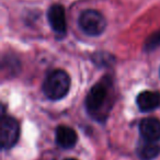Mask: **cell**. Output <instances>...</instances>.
<instances>
[{
	"instance_id": "6da1fadb",
	"label": "cell",
	"mask_w": 160,
	"mask_h": 160,
	"mask_svg": "<svg viewBox=\"0 0 160 160\" xmlns=\"http://www.w3.org/2000/svg\"><path fill=\"white\" fill-rule=\"evenodd\" d=\"M70 78L68 73L60 69H56L49 72L43 83V91L45 96L51 100H60L69 91Z\"/></svg>"
},
{
	"instance_id": "7a4b0ae2",
	"label": "cell",
	"mask_w": 160,
	"mask_h": 160,
	"mask_svg": "<svg viewBox=\"0 0 160 160\" xmlns=\"http://www.w3.org/2000/svg\"><path fill=\"white\" fill-rule=\"evenodd\" d=\"M79 25L86 34L90 36H98L104 32L107 21L99 11L90 9L80 14Z\"/></svg>"
},
{
	"instance_id": "3957f363",
	"label": "cell",
	"mask_w": 160,
	"mask_h": 160,
	"mask_svg": "<svg viewBox=\"0 0 160 160\" xmlns=\"http://www.w3.org/2000/svg\"><path fill=\"white\" fill-rule=\"evenodd\" d=\"M20 127L13 118L5 116L0 123V142L2 149H9L13 147L19 140Z\"/></svg>"
},
{
	"instance_id": "277c9868",
	"label": "cell",
	"mask_w": 160,
	"mask_h": 160,
	"mask_svg": "<svg viewBox=\"0 0 160 160\" xmlns=\"http://www.w3.org/2000/svg\"><path fill=\"white\" fill-rule=\"evenodd\" d=\"M108 98V88L104 83L94 85L90 89L87 98H86V105L90 113H97L101 110Z\"/></svg>"
},
{
	"instance_id": "5b68a950",
	"label": "cell",
	"mask_w": 160,
	"mask_h": 160,
	"mask_svg": "<svg viewBox=\"0 0 160 160\" xmlns=\"http://www.w3.org/2000/svg\"><path fill=\"white\" fill-rule=\"evenodd\" d=\"M47 18L52 29L58 34H65L66 32V14L62 5H53L49 7Z\"/></svg>"
},
{
	"instance_id": "8992f818",
	"label": "cell",
	"mask_w": 160,
	"mask_h": 160,
	"mask_svg": "<svg viewBox=\"0 0 160 160\" xmlns=\"http://www.w3.org/2000/svg\"><path fill=\"white\" fill-rule=\"evenodd\" d=\"M139 132L145 140L158 142L160 139V121L153 118H144L139 124Z\"/></svg>"
},
{
	"instance_id": "52a82bcc",
	"label": "cell",
	"mask_w": 160,
	"mask_h": 160,
	"mask_svg": "<svg viewBox=\"0 0 160 160\" xmlns=\"http://www.w3.org/2000/svg\"><path fill=\"white\" fill-rule=\"evenodd\" d=\"M137 107L142 112L153 111L160 105V93L157 91H142L136 99Z\"/></svg>"
},
{
	"instance_id": "ba28073f",
	"label": "cell",
	"mask_w": 160,
	"mask_h": 160,
	"mask_svg": "<svg viewBox=\"0 0 160 160\" xmlns=\"http://www.w3.org/2000/svg\"><path fill=\"white\" fill-rule=\"evenodd\" d=\"M78 140L77 133L71 127L60 125L56 128V142L64 149H70Z\"/></svg>"
},
{
	"instance_id": "9c48e42d",
	"label": "cell",
	"mask_w": 160,
	"mask_h": 160,
	"mask_svg": "<svg viewBox=\"0 0 160 160\" xmlns=\"http://www.w3.org/2000/svg\"><path fill=\"white\" fill-rule=\"evenodd\" d=\"M160 153V146L156 142L146 140L137 148V155L142 160H152Z\"/></svg>"
},
{
	"instance_id": "30bf717a",
	"label": "cell",
	"mask_w": 160,
	"mask_h": 160,
	"mask_svg": "<svg viewBox=\"0 0 160 160\" xmlns=\"http://www.w3.org/2000/svg\"><path fill=\"white\" fill-rule=\"evenodd\" d=\"M160 46V30L151 34L148 38H147L146 43H145V49L146 51H153L157 47Z\"/></svg>"
},
{
	"instance_id": "8fae6325",
	"label": "cell",
	"mask_w": 160,
	"mask_h": 160,
	"mask_svg": "<svg viewBox=\"0 0 160 160\" xmlns=\"http://www.w3.org/2000/svg\"><path fill=\"white\" fill-rule=\"evenodd\" d=\"M65 160H76V159H65Z\"/></svg>"
}]
</instances>
